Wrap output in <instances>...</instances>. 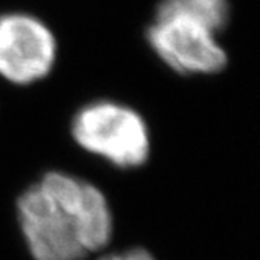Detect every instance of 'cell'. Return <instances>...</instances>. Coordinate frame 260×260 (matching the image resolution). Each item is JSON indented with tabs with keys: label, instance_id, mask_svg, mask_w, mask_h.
<instances>
[{
	"label": "cell",
	"instance_id": "obj_3",
	"mask_svg": "<svg viewBox=\"0 0 260 260\" xmlns=\"http://www.w3.org/2000/svg\"><path fill=\"white\" fill-rule=\"evenodd\" d=\"M146 42L161 62L180 76H212L226 68L229 57L217 34L197 20L154 10Z\"/></svg>",
	"mask_w": 260,
	"mask_h": 260
},
{
	"label": "cell",
	"instance_id": "obj_2",
	"mask_svg": "<svg viewBox=\"0 0 260 260\" xmlns=\"http://www.w3.org/2000/svg\"><path fill=\"white\" fill-rule=\"evenodd\" d=\"M69 131L82 151L118 170L141 168L151 151L145 118L114 99H96L81 106Z\"/></svg>",
	"mask_w": 260,
	"mask_h": 260
},
{
	"label": "cell",
	"instance_id": "obj_1",
	"mask_svg": "<svg viewBox=\"0 0 260 260\" xmlns=\"http://www.w3.org/2000/svg\"><path fill=\"white\" fill-rule=\"evenodd\" d=\"M17 220L34 260H84L111 242L114 220L96 185L47 171L22 191Z\"/></svg>",
	"mask_w": 260,
	"mask_h": 260
},
{
	"label": "cell",
	"instance_id": "obj_5",
	"mask_svg": "<svg viewBox=\"0 0 260 260\" xmlns=\"http://www.w3.org/2000/svg\"><path fill=\"white\" fill-rule=\"evenodd\" d=\"M156 10L197 20L215 34L222 32L230 22L229 0H161Z\"/></svg>",
	"mask_w": 260,
	"mask_h": 260
},
{
	"label": "cell",
	"instance_id": "obj_4",
	"mask_svg": "<svg viewBox=\"0 0 260 260\" xmlns=\"http://www.w3.org/2000/svg\"><path fill=\"white\" fill-rule=\"evenodd\" d=\"M57 41L44 20L27 12L0 15V77L14 86H30L51 74Z\"/></svg>",
	"mask_w": 260,
	"mask_h": 260
},
{
	"label": "cell",
	"instance_id": "obj_6",
	"mask_svg": "<svg viewBox=\"0 0 260 260\" xmlns=\"http://www.w3.org/2000/svg\"><path fill=\"white\" fill-rule=\"evenodd\" d=\"M98 260H154V257L145 248H131V250L118 253H108L104 257H99Z\"/></svg>",
	"mask_w": 260,
	"mask_h": 260
}]
</instances>
